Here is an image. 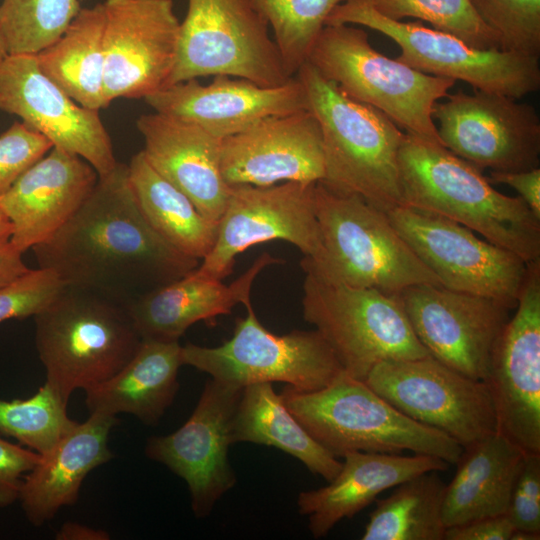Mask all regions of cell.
<instances>
[{
    "instance_id": "cell-1",
    "label": "cell",
    "mask_w": 540,
    "mask_h": 540,
    "mask_svg": "<svg viewBox=\"0 0 540 540\" xmlns=\"http://www.w3.org/2000/svg\"><path fill=\"white\" fill-rule=\"evenodd\" d=\"M38 267L66 285L124 307L144 293L187 275L199 260L161 238L142 215L128 178L117 164L98 177L90 195L49 239L34 246Z\"/></svg>"
},
{
    "instance_id": "cell-2",
    "label": "cell",
    "mask_w": 540,
    "mask_h": 540,
    "mask_svg": "<svg viewBox=\"0 0 540 540\" xmlns=\"http://www.w3.org/2000/svg\"><path fill=\"white\" fill-rule=\"evenodd\" d=\"M398 164L403 205L455 221L526 263L540 260V218L519 196L497 191L480 169L407 132Z\"/></svg>"
},
{
    "instance_id": "cell-3",
    "label": "cell",
    "mask_w": 540,
    "mask_h": 540,
    "mask_svg": "<svg viewBox=\"0 0 540 540\" xmlns=\"http://www.w3.org/2000/svg\"><path fill=\"white\" fill-rule=\"evenodd\" d=\"M295 76L321 128L320 182L332 191L358 195L384 212L403 205L398 156L404 132L380 110L349 98L310 63Z\"/></svg>"
},
{
    "instance_id": "cell-4",
    "label": "cell",
    "mask_w": 540,
    "mask_h": 540,
    "mask_svg": "<svg viewBox=\"0 0 540 540\" xmlns=\"http://www.w3.org/2000/svg\"><path fill=\"white\" fill-rule=\"evenodd\" d=\"M280 396L308 433L336 458L352 451H411L455 465L463 451L451 437L410 419L343 370L322 389L301 391L286 385Z\"/></svg>"
},
{
    "instance_id": "cell-5",
    "label": "cell",
    "mask_w": 540,
    "mask_h": 540,
    "mask_svg": "<svg viewBox=\"0 0 540 540\" xmlns=\"http://www.w3.org/2000/svg\"><path fill=\"white\" fill-rule=\"evenodd\" d=\"M322 251L301 260L305 273L352 287L397 294L406 287L441 285L396 231L387 212L354 194L315 185Z\"/></svg>"
},
{
    "instance_id": "cell-6",
    "label": "cell",
    "mask_w": 540,
    "mask_h": 540,
    "mask_svg": "<svg viewBox=\"0 0 540 540\" xmlns=\"http://www.w3.org/2000/svg\"><path fill=\"white\" fill-rule=\"evenodd\" d=\"M34 324L45 383L66 403L75 390L115 375L142 343L123 305L70 285L34 316Z\"/></svg>"
},
{
    "instance_id": "cell-7",
    "label": "cell",
    "mask_w": 540,
    "mask_h": 540,
    "mask_svg": "<svg viewBox=\"0 0 540 540\" xmlns=\"http://www.w3.org/2000/svg\"><path fill=\"white\" fill-rule=\"evenodd\" d=\"M306 62L349 98L380 110L405 132L442 145L432 112L455 80L381 54L366 31L353 24L325 25Z\"/></svg>"
},
{
    "instance_id": "cell-8",
    "label": "cell",
    "mask_w": 540,
    "mask_h": 540,
    "mask_svg": "<svg viewBox=\"0 0 540 540\" xmlns=\"http://www.w3.org/2000/svg\"><path fill=\"white\" fill-rule=\"evenodd\" d=\"M302 313L327 341L343 371L360 380L382 361L429 355L396 294L306 273Z\"/></svg>"
},
{
    "instance_id": "cell-9",
    "label": "cell",
    "mask_w": 540,
    "mask_h": 540,
    "mask_svg": "<svg viewBox=\"0 0 540 540\" xmlns=\"http://www.w3.org/2000/svg\"><path fill=\"white\" fill-rule=\"evenodd\" d=\"M256 0H188L168 86L225 75L264 87L290 78Z\"/></svg>"
},
{
    "instance_id": "cell-10",
    "label": "cell",
    "mask_w": 540,
    "mask_h": 540,
    "mask_svg": "<svg viewBox=\"0 0 540 540\" xmlns=\"http://www.w3.org/2000/svg\"><path fill=\"white\" fill-rule=\"evenodd\" d=\"M328 24H353L378 31L401 50L396 58L420 72L461 80L475 90L520 99L540 89L539 57L500 49L480 50L460 38L421 22L388 19L364 0H345Z\"/></svg>"
},
{
    "instance_id": "cell-11",
    "label": "cell",
    "mask_w": 540,
    "mask_h": 540,
    "mask_svg": "<svg viewBox=\"0 0 540 540\" xmlns=\"http://www.w3.org/2000/svg\"><path fill=\"white\" fill-rule=\"evenodd\" d=\"M245 308L246 316L236 319L232 337L223 344L181 346L182 364L241 387L282 382L301 391L322 389L343 370L316 329L277 335L260 323L252 304Z\"/></svg>"
},
{
    "instance_id": "cell-12",
    "label": "cell",
    "mask_w": 540,
    "mask_h": 540,
    "mask_svg": "<svg viewBox=\"0 0 540 540\" xmlns=\"http://www.w3.org/2000/svg\"><path fill=\"white\" fill-rule=\"evenodd\" d=\"M363 381L398 411L448 435L462 447L497 432L484 382L430 355L382 361Z\"/></svg>"
},
{
    "instance_id": "cell-13",
    "label": "cell",
    "mask_w": 540,
    "mask_h": 540,
    "mask_svg": "<svg viewBox=\"0 0 540 540\" xmlns=\"http://www.w3.org/2000/svg\"><path fill=\"white\" fill-rule=\"evenodd\" d=\"M387 214L442 286L516 307L527 270L519 256L432 212L400 205Z\"/></svg>"
},
{
    "instance_id": "cell-14",
    "label": "cell",
    "mask_w": 540,
    "mask_h": 540,
    "mask_svg": "<svg viewBox=\"0 0 540 540\" xmlns=\"http://www.w3.org/2000/svg\"><path fill=\"white\" fill-rule=\"evenodd\" d=\"M316 183L230 186L214 245L193 273L223 280L232 273L238 255L272 240L293 244L305 259H318L322 242L315 211Z\"/></svg>"
},
{
    "instance_id": "cell-15",
    "label": "cell",
    "mask_w": 540,
    "mask_h": 540,
    "mask_svg": "<svg viewBox=\"0 0 540 540\" xmlns=\"http://www.w3.org/2000/svg\"><path fill=\"white\" fill-rule=\"evenodd\" d=\"M515 312L491 350L483 382L497 432L540 455V260L527 263Z\"/></svg>"
},
{
    "instance_id": "cell-16",
    "label": "cell",
    "mask_w": 540,
    "mask_h": 540,
    "mask_svg": "<svg viewBox=\"0 0 540 540\" xmlns=\"http://www.w3.org/2000/svg\"><path fill=\"white\" fill-rule=\"evenodd\" d=\"M434 105L442 145L478 169L524 171L540 164V118L534 106L503 94L461 90Z\"/></svg>"
},
{
    "instance_id": "cell-17",
    "label": "cell",
    "mask_w": 540,
    "mask_h": 540,
    "mask_svg": "<svg viewBox=\"0 0 540 540\" xmlns=\"http://www.w3.org/2000/svg\"><path fill=\"white\" fill-rule=\"evenodd\" d=\"M243 388L208 379L188 420L168 435L147 440L146 456L186 482L197 518L208 516L236 484L228 450L233 444V419Z\"/></svg>"
},
{
    "instance_id": "cell-18",
    "label": "cell",
    "mask_w": 540,
    "mask_h": 540,
    "mask_svg": "<svg viewBox=\"0 0 540 540\" xmlns=\"http://www.w3.org/2000/svg\"><path fill=\"white\" fill-rule=\"evenodd\" d=\"M103 6L106 106L167 87L180 31L173 0H105Z\"/></svg>"
},
{
    "instance_id": "cell-19",
    "label": "cell",
    "mask_w": 540,
    "mask_h": 540,
    "mask_svg": "<svg viewBox=\"0 0 540 540\" xmlns=\"http://www.w3.org/2000/svg\"><path fill=\"white\" fill-rule=\"evenodd\" d=\"M396 296L430 356L463 375L483 380L494 342L514 307L429 283L406 287Z\"/></svg>"
},
{
    "instance_id": "cell-20",
    "label": "cell",
    "mask_w": 540,
    "mask_h": 540,
    "mask_svg": "<svg viewBox=\"0 0 540 540\" xmlns=\"http://www.w3.org/2000/svg\"><path fill=\"white\" fill-rule=\"evenodd\" d=\"M0 110L84 159L99 177L118 164L99 110L74 101L41 71L34 54L8 55L0 66Z\"/></svg>"
},
{
    "instance_id": "cell-21",
    "label": "cell",
    "mask_w": 540,
    "mask_h": 540,
    "mask_svg": "<svg viewBox=\"0 0 540 540\" xmlns=\"http://www.w3.org/2000/svg\"><path fill=\"white\" fill-rule=\"evenodd\" d=\"M220 169L229 186L320 182L324 153L319 122L309 109L261 119L221 140Z\"/></svg>"
},
{
    "instance_id": "cell-22",
    "label": "cell",
    "mask_w": 540,
    "mask_h": 540,
    "mask_svg": "<svg viewBox=\"0 0 540 540\" xmlns=\"http://www.w3.org/2000/svg\"><path fill=\"white\" fill-rule=\"evenodd\" d=\"M144 100L155 112L190 121L219 140L266 117L309 109L304 87L296 76L274 87L225 75L214 76L208 85L190 79Z\"/></svg>"
},
{
    "instance_id": "cell-23",
    "label": "cell",
    "mask_w": 540,
    "mask_h": 540,
    "mask_svg": "<svg viewBox=\"0 0 540 540\" xmlns=\"http://www.w3.org/2000/svg\"><path fill=\"white\" fill-rule=\"evenodd\" d=\"M98 177L78 155L52 147L0 196L13 246L24 253L49 239L80 208Z\"/></svg>"
},
{
    "instance_id": "cell-24",
    "label": "cell",
    "mask_w": 540,
    "mask_h": 540,
    "mask_svg": "<svg viewBox=\"0 0 540 540\" xmlns=\"http://www.w3.org/2000/svg\"><path fill=\"white\" fill-rule=\"evenodd\" d=\"M136 126L149 164L204 217L218 222L230 193L220 169L221 140L190 121L155 111L140 115Z\"/></svg>"
},
{
    "instance_id": "cell-25",
    "label": "cell",
    "mask_w": 540,
    "mask_h": 540,
    "mask_svg": "<svg viewBox=\"0 0 540 540\" xmlns=\"http://www.w3.org/2000/svg\"><path fill=\"white\" fill-rule=\"evenodd\" d=\"M284 261L263 252L230 284L222 280L187 275L152 289L125 308L142 340L179 341L199 321L230 314L237 304H251L252 285L266 267Z\"/></svg>"
},
{
    "instance_id": "cell-26",
    "label": "cell",
    "mask_w": 540,
    "mask_h": 540,
    "mask_svg": "<svg viewBox=\"0 0 540 540\" xmlns=\"http://www.w3.org/2000/svg\"><path fill=\"white\" fill-rule=\"evenodd\" d=\"M338 474L324 487L302 491L297 498L300 514L309 517L315 539L324 537L341 520L351 518L382 492L430 471H444L449 464L423 454L347 452Z\"/></svg>"
},
{
    "instance_id": "cell-27",
    "label": "cell",
    "mask_w": 540,
    "mask_h": 540,
    "mask_svg": "<svg viewBox=\"0 0 540 540\" xmlns=\"http://www.w3.org/2000/svg\"><path fill=\"white\" fill-rule=\"evenodd\" d=\"M117 423L116 416L91 413L41 455L25 475L18 499L32 525L42 526L61 508L74 505L86 476L114 458L108 438Z\"/></svg>"
},
{
    "instance_id": "cell-28",
    "label": "cell",
    "mask_w": 540,
    "mask_h": 540,
    "mask_svg": "<svg viewBox=\"0 0 540 540\" xmlns=\"http://www.w3.org/2000/svg\"><path fill=\"white\" fill-rule=\"evenodd\" d=\"M524 456L498 432L463 447L456 473L446 485L445 528L507 514Z\"/></svg>"
},
{
    "instance_id": "cell-29",
    "label": "cell",
    "mask_w": 540,
    "mask_h": 540,
    "mask_svg": "<svg viewBox=\"0 0 540 540\" xmlns=\"http://www.w3.org/2000/svg\"><path fill=\"white\" fill-rule=\"evenodd\" d=\"M179 341L142 340L133 358L109 379L85 390L89 413H127L157 425L179 389Z\"/></svg>"
},
{
    "instance_id": "cell-30",
    "label": "cell",
    "mask_w": 540,
    "mask_h": 540,
    "mask_svg": "<svg viewBox=\"0 0 540 540\" xmlns=\"http://www.w3.org/2000/svg\"><path fill=\"white\" fill-rule=\"evenodd\" d=\"M237 442L275 447L328 482L342 466L288 410L272 383H254L243 388L232 425V443Z\"/></svg>"
},
{
    "instance_id": "cell-31",
    "label": "cell",
    "mask_w": 540,
    "mask_h": 540,
    "mask_svg": "<svg viewBox=\"0 0 540 540\" xmlns=\"http://www.w3.org/2000/svg\"><path fill=\"white\" fill-rule=\"evenodd\" d=\"M127 166L138 207L153 230L187 256L202 260L208 255L218 222L204 217L183 192L149 164L142 150Z\"/></svg>"
},
{
    "instance_id": "cell-32",
    "label": "cell",
    "mask_w": 540,
    "mask_h": 540,
    "mask_svg": "<svg viewBox=\"0 0 540 540\" xmlns=\"http://www.w3.org/2000/svg\"><path fill=\"white\" fill-rule=\"evenodd\" d=\"M105 13L103 3L81 8L53 44L35 54L41 71L83 107L106 108L104 100Z\"/></svg>"
},
{
    "instance_id": "cell-33",
    "label": "cell",
    "mask_w": 540,
    "mask_h": 540,
    "mask_svg": "<svg viewBox=\"0 0 540 540\" xmlns=\"http://www.w3.org/2000/svg\"><path fill=\"white\" fill-rule=\"evenodd\" d=\"M430 471L395 486L376 508L362 540H444L442 519L446 484Z\"/></svg>"
},
{
    "instance_id": "cell-34",
    "label": "cell",
    "mask_w": 540,
    "mask_h": 540,
    "mask_svg": "<svg viewBox=\"0 0 540 540\" xmlns=\"http://www.w3.org/2000/svg\"><path fill=\"white\" fill-rule=\"evenodd\" d=\"M80 10V0H1L8 54L39 53L60 38Z\"/></svg>"
},
{
    "instance_id": "cell-35",
    "label": "cell",
    "mask_w": 540,
    "mask_h": 540,
    "mask_svg": "<svg viewBox=\"0 0 540 540\" xmlns=\"http://www.w3.org/2000/svg\"><path fill=\"white\" fill-rule=\"evenodd\" d=\"M345 0H256L273 32L284 67L294 77L336 6Z\"/></svg>"
},
{
    "instance_id": "cell-36",
    "label": "cell",
    "mask_w": 540,
    "mask_h": 540,
    "mask_svg": "<svg viewBox=\"0 0 540 540\" xmlns=\"http://www.w3.org/2000/svg\"><path fill=\"white\" fill-rule=\"evenodd\" d=\"M67 405L47 383L27 399H0V434L45 454L76 423Z\"/></svg>"
},
{
    "instance_id": "cell-37",
    "label": "cell",
    "mask_w": 540,
    "mask_h": 540,
    "mask_svg": "<svg viewBox=\"0 0 540 540\" xmlns=\"http://www.w3.org/2000/svg\"><path fill=\"white\" fill-rule=\"evenodd\" d=\"M364 1L388 19L425 21L432 28L452 34L475 49H500L497 35L478 17L469 0Z\"/></svg>"
},
{
    "instance_id": "cell-38",
    "label": "cell",
    "mask_w": 540,
    "mask_h": 540,
    "mask_svg": "<svg viewBox=\"0 0 540 540\" xmlns=\"http://www.w3.org/2000/svg\"><path fill=\"white\" fill-rule=\"evenodd\" d=\"M498 37L500 50L540 55V0H469Z\"/></svg>"
},
{
    "instance_id": "cell-39",
    "label": "cell",
    "mask_w": 540,
    "mask_h": 540,
    "mask_svg": "<svg viewBox=\"0 0 540 540\" xmlns=\"http://www.w3.org/2000/svg\"><path fill=\"white\" fill-rule=\"evenodd\" d=\"M65 286L49 268L28 269L0 287V323L36 316L57 299Z\"/></svg>"
},
{
    "instance_id": "cell-40",
    "label": "cell",
    "mask_w": 540,
    "mask_h": 540,
    "mask_svg": "<svg viewBox=\"0 0 540 540\" xmlns=\"http://www.w3.org/2000/svg\"><path fill=\"white\" fill-rule=\"evenodd\" d=\"M52 143L25 123L14 122L0 135V196L51 148Z\"/></svg>"
},
{
    "instance_id": "cell-41",
    "label": "cell",
    "mask_w": 540,
    "mask_h": 540,
    "mask_svg": "<svg viewBox=\"0 0 540 540\" xmlns=\"http://www.w3.org/2000/svg\"><path fill=\"white\" fill-rule=\"evenodd\" d=\"M507 516L516 530L540 534V455L525 454Z\"/></svg>"
},
{
    "instance_id": "cell-42",
    "label": "cell",
    "mask_w": 540,
    "mask_h": 540,
    "mask_svg": "<svg viewBox=\"0 0 540 540\" xmlns=\"http://www.w3.org/2000/svg\"><path fill=\"white\" fill-rule=\"evenodd\" d=\"M41 454L0 437V508L19 499L25 475L39 462Z\"/></svg>"
},
{
    "instance_id": "cell-43",
    "label": "cell",
    "mask_w": 540,
    "mask_h": 540,
    "mask_svg": "<svg viewBox=\"0 0 540 540\" xmlns=\"http://www.w3.org/2000/svg\"><path fill=\"white\" fill-rule=\"evenodd\" d=\"M515 528L507 514L447 527L444 540H510Z\"/></svg>"
},
{
    "instance_id": "cell-44",
    "label": "cell",
    "mask_w": 540,
    "mask_h": 540,
    "mask_svg": "<svg viewBox=\"0 0 540 540\" xmlns=\"http://www.w3.org/2000/svg\"><path fill=\"white\" fill-rule=\"evenodd\" d=\"M488 180L515 189L531 211L540 218V167L514 172L491 171Z\"/></svg>"
},
{
    "instance_id": "cell-45",
    "label": "cell",
    "mask_w": 540,
    "mask_h": 540,
    "mask_svg": "<svg viewBox=\"0 0 540 540\" xmlns=\"http://www.w3.org/2000/svg\"><path fill=\"white\" fill-rule=\"evenodd\" d=\"M22 255L23 253L16 249L10 240L0 242V287L29 269Z\"/></svg>"
},
{
    "instance_id": "cell-46",
    "label": "cell",
    "mask_w": 540,
    "mask_h": 540,
    "mask_svg": "<svg viewBox=\"0 0 540 540\" xmlns=\"http://www.w3.org/2000/svg\"><path fill=\"white\" fill-rule=\"evenodd\" d=\"M57 540H108L110 535L103 529L83 525L77 522H66L56 532Z\"/></svg>"
},
{
    "instance_id": "cell-47",
    "label": "cell",
    "mask_w": 540,
    "mask_h": 540,
    "mask_svg": "<svg viewBox=\"0 0 540 540\" xmlns=\"http://www.w3.org/2000/svg\"><path fill=\"white\" fill-rule=\"evenodd\" d=\"M12 235V224L0 209V242L9 241Z\"/></svg>"
},
{
    "instance_id": "cell-48",
    "label": "cell",
    "mask_w": 540,
    "mask_h": 540,
    "mask_svg": "<svg viewBox=\"0 0 540 540\" xmlns=\"http://www.w3.org/2000/svg\"><path fill=\"white\" fill-rule=\"evenodd\" d=\"M540 534L522 530H514L510 540H539Z\"/></svg>"
},
{
    "instance_id": "cell-49",
    "label": "cell",
    "mask_w": 540,
    "mask_h": 540,
    "mask_svg": "<svg viewBox=\"0 0 540 540\" xmlns=\"http://www.w3.org/2000/svg\"><path fill=\"white\" fill-rule=\"evenodd\" d=\"M8 55L9 54L7 51L6 43L0 29V66L2 65V63L4 62V60L6 59Z\"/></svg>"
}]
</instances>
